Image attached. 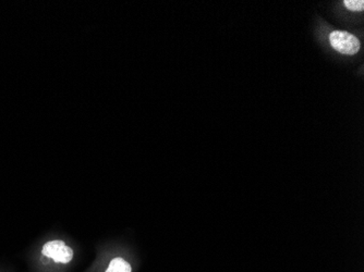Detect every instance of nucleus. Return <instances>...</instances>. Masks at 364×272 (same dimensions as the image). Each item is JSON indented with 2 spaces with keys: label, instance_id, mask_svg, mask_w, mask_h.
<instances>
[{
  "label": "nucleus",
  "instance_id": "f257e3e1",
  "mask_svg": "<svg viewBox=\"0 0 364 272\" xmlns=\"http://www.w3.org/2000/svg\"><path fill=\"white\" fill-rule=\"evenodd\" d=\"M330 42L332 48L340 54L352 56L360 50V41L351 33L344 32V31L332 32L330 36Z\"/></svg>",
  "mask_w": 364,
  "mask_h": 272
},
{
  "label": "nucleus",
  "instance_id": "f03ea898",
  "mask_svg": "<svg viewBox=\"0 0 364 272\" xmlns=\"http://www.w3.org/2000/svg\"><path fill=\"white\" fill-rule=\"evenodd\" d=\"M43 255L52 258L55 262L68 264L74 258V250L62 241H50L43 246Z\"/></svg>",
  "mask_w": 364,
  "mask_h": 272
},
{
  "label": "nucleus",
  "instance_id": "7ed1b4c3",
  "mask_svg": "<svg viewBox=\"0 0 364 272\" xmlns=\"http://www.w3.org/2000/svg\"><path fill=\"white\" fill-rule=\"evenodd\" d=\"M105 272H132V267L126 260L117 257L111 260L108 269Z\"/></svg>",
  "mask_w": 364,
  "mask_h": 272
},
{
  "label": "nucleus",
  "instance_id": "20e7f679",
  "mask_svg": "<svg viewBox=\"0 0 364 272\" xmlns=\"http://www.w3.org/2000/svg\"><path fill=\"white\" fill-rule=\"evenodd\" d=\"M344 6L349 9V10L354 11V13H359L363 11L364 1L363 0H346Z\"/></svg>",
  "mask_w": 364,
  "mask_h": 272
}]
</instances>
